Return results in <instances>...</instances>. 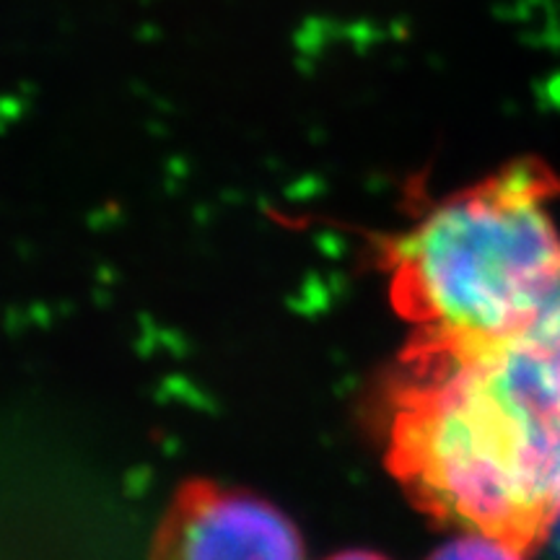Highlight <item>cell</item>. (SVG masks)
I'll return each mask as SVG.
<instances>
[{"mask_svg": "<svg viewBox=\"0 0 560 560\" xmlns=\"http://www.w3.org/2000/svg\"><path fill=\"white\" fill-rule=\"evenodd\" d=\"M387 457L425 514L537 550L560 520V353L535 327L493 346L412 338Z\"/></svg>", "mask_w": 560, "mask_h": 560, "instance_id": "obj_1", "label": "cell"}, {"mask_svg": "<svg viewBox=\"0 0 560 560\" xmlns=\"http://www.w3.org/2000/svg\"><path fill=\"white\" fill-rule=\"evenodd\" d=\"M560 177L520 156L431 202L384 249L395 310L416 338L493 346L522 338L560 299Z\"/></svg>", "mask_w": 560, "mask_h": 560, "instance_id": "obj_2", "label": "cell"}, {"mask_svg": "<svg viewBox=\"0 0 560 560\" xmlns=\"http://www.w3.org/2000/svg\"><path fill=\"white\" fill-rule=\"evenodd\" d=\"M149 560H304V545L272 503L192 480L166 509Z\"/></svg>", "mask_w": 560, "mask_h": 560, "instance_id": "obj_3", "label": "cell"}, {"mask_svg": "<svg viewBox=\"0 0 560 560\" xmlns=\"http://www.w3.org/2000/svg\"><path fill=\"white\" fill-rule=\"evenodd\" d=\"M524 556L527 552L514 548V545L478 535V532H467L459 540L441 545L429 560H524Z\"/></svg>", "mask_w": 560, "mask_h": 560, "instance_id": "obj_4", "label": "cell"}, {"mask_svg": "<svg viewBox=\"0 0 560 560\" xmlns=\"http://www.w3.org/2000/svg\"><path fill=\"white\" fill-rule=\"evenodd\" d=\"M327 560H387V558L374 556V552H361V550H355V552H340V556L327 558Z\"/></svg>", "mask_w": 560, "mask_h": 560, "instance_id": "obj_5", "label": "cell"}]
</instances>
